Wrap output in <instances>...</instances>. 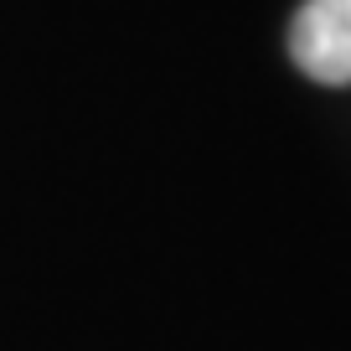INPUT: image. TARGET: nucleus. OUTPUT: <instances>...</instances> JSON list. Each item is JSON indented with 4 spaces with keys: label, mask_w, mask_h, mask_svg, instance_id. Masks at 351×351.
<instances>
[{
    "label": "nucleus",
    "mask_w": 351,
    "mask_h": 351,
    "mask_svg": "<svg viewBox=\"0 0 351 351\" xmlns=\"http://www.w3.org/2000/svg\"><path fill=\"white\" fill-rule=\"evenodd\" d=\"M289 57L326 88L351 83V0H305L289 21Z\"/></svg>",
    "instance_id": "f257e3e1"
}]
</instances>
